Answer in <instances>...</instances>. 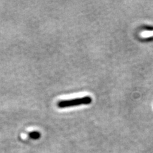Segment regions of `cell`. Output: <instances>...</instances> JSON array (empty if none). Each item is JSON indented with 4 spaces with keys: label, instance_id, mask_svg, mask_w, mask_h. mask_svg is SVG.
Instances as JSON below:
<instances>
[{
    "label": "cell",
    "instance_id": "cell-2",
    "mask_svg": "<svg viewBox=\"0 0 153 153\" xmlns=\"http://www.w3.org/2000/svg\"><path fill=\"white\" fill-rule=\"evenodd\" d=\"M29 136L34 139H38L40 137V133L38 131H32L29 133Z\"/></svg>",
    "mask_w": 153,
    "mask_h": 153
},
{
    "label": "cell",
    "instance_id": "cell-1",
    "mask_svg": "<svg viewBox=\"0 0 153 153\" xmlns=\"http://www.w3.org/2000/svg\"><path fill=\"white\" fill-rule=\"evenodd\" d=\"M92 102V99L90 97H84L71 100H61L57 103V106L59 108H68L82 105H89Z\"/></svg>",
    "mask_w": 153,
    "mask_h": 153
}]
</instances>
